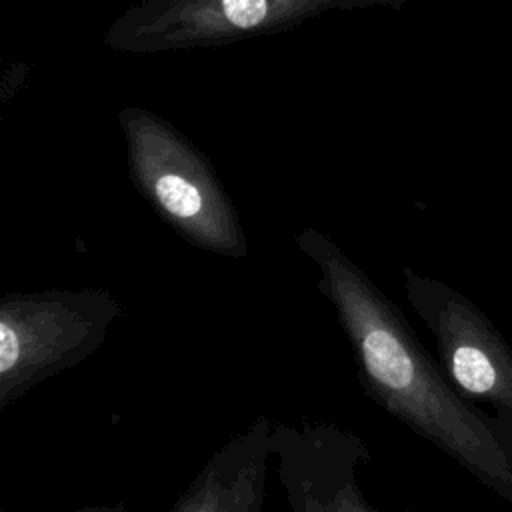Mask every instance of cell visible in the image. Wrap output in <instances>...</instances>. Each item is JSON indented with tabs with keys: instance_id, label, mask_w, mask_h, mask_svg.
<instances>
[{
	"instance_id": "1",
	"label": "cell",
	"mask_w": 512,
	"mask_h": 512,
	"mask_svg": "<svg viewBox=\"0 0 512 512\" xmlns=\"http://www.w3.org/2000/svg\"><path fill=\"white\" fill-rule=\"evenodd\" d=\"M296 244L320 272L318 290L336 310L366 394L512 500V430L444 380L402 312L340 246L316 228L298 232Z\"/></svg>"
},
{
	"instance_id": "2",
	"label": "cell",
	"mask_w": 512,
	"mask_h": 512,
	"mask_svg": "<svg viewBox=\"0 0 512 512\" xmlns=\"http://www.w3.org/2000/svg\"><path fill=\"white\" fill-rule=\"evenodd\" d=\"M118 120L130 178L160 218L202 250L242 258V222L210 160L150 110L128 106Z\"/></svg>"
},
{
	"instance_id": "3",
	"label": "cell",
	"mask_w": 512,
	"mask_h": 512,
	"mask_svg": "<svg viewBox=\"0 0 512 512\" xmlns=\"http://www.w3.org/2000/svg\"><path fill=\"white\" fill-rule=\"evenodd\" d=\"M404 0H138L102 42L126 54L226 46L292 30L330 12L398 8Z\"/></svg>"
},
{
	"instance_id": "4",
	"label": "cell",
	"mask_w": 512,
	"mask_h": 512,
	"mask_svg": "<svg viewBox=\"0 0 512 512\" xmlns=\"http://www.w3.org/2000/svg\"><path fill=\"white\" fill-rule=\"evenodd\" d=\"M122 312L108 290L8 294L0 302V406L96 352Z\"/></svg>"
},
{
	"instance_id": "5",
	"label": "cell",
	"mask_w": 512,
	"mask_h": 512,
	"mask_svg": "<svg viewBox=\"0 0 512 512\" xmlns=\"http://www.w3.org/2000/svg\"><path fill=\"white\" fill-rule=\"evenodd\" d=\"M406 296L436 338L454 386L476 402H490L512 430V352L462 294L404 268Z\"/></svg>"
},
{
	"instance_id": "6",
	"label": "cell",
	"mask_w": 512,
	"mask_h": 512,
	"mask_svg": "<svg viewBox=\"0 0 512 512\" xmlns=\"http://www.w3.org/2000/svg\"><path fill=\"white\" fill-rule=\"evenodd\" d=\"M274 432L266 420L228 444L198 476L178 510H254L262 496L264 458Z\"/></svg>"
}]
</instances>
